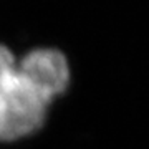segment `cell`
Listing matches in <instances>:
<instances>
[{
	"label": "cell",
	"mask_w": 149,
	"mask_h": 149,
	"mask_svg": "<svg viewBox=\"0 0 149 149\" xmlns=\"http://www.w3.org/2000/svg\"><path fill=\"white\" fill-rule=\"evenodd\" d=\"M53 101L18 70L0 85V141H13L43 126Z\"/></svg>",
	"instance_id": "cell-1"
},
{
	"label": "cell",
	"mask_w": 149,
	"mask_h": 149,
	"mask_svg": "<svg viewBox=\"0 0 149 149\" xmlns=\"http://www.w3.org/2000/svg\"><path fill=\"white\" fill-rule=\"evenodd\" d=\"M18 70L52 100H55L68 88L70 66L63 53H60L58 50H35L20 60Z\"/></svg>",
	"instance_id": "cell-2"
},
{
	"label": "cell",
	"mask_w": 149,
	"mask_h": 149,
	"mask_svg": "<svg viewBox=\"0 0 149 149\" xmlns=\"http://www.w3.org/2000/svg\"><path fill=\"white\" fill-rule=\"evenodd\" d=\"M17 70V60L10 50L3 45H0V85L15 73Z\"/></svg>",
	"instance_id": "cell-3"
}]
</instances>
